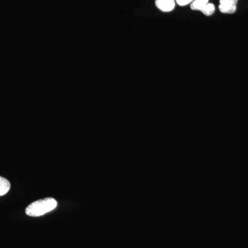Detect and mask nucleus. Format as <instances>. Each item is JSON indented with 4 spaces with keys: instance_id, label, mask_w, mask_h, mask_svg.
Masks as SVG:
<instances>
[{
    "instance_id": "3",
    "label": "nucleus",
    "mask_w": 248,
    "mask_h": 248,
    "mask_svg": "<svg viewBox=\"0 0 248 248\" xmlns=\"http://www.w3.org/2000/svg\"><path fill=\"white\" fill-rule=\"evenodd\" d=\"M156 7L163 12H170L174 9L175 1L174 0H155Z\"/></svg>"
},
{
    "instance_id": "7",
    "label": "nucleus",
    "mask_w": 248,
    "mask_h": 248,
    "mask_svg": "<svg viewBox=\"0 0 248 248\" xmlns=\"http://www.w3.org/2000/svg\"><path fill=\"white\" fill-rule=\"evenodd\" d=\"M194 0H176L179 6H186V5L190 4Z\"/></svg>"
},
{
    "instance_id": "1",
    "label": "nucleus",
    "mask_w": 248,
    "mask_h": 248,
    "mask_svg": "<svg viewBox=\"0 0 248 248\" xmlns=\"http://www.w3.org/2000/svg\"><path fill=\"white\" fill-rule=\"evenodd\" d=\"M58 202L53 198L43 199L31 203L26 209V214L30 217H40L56 208Z\"/></svg>"
},
{
    "instance_id": "6",
    "label": "nucleus",
    "mask_w": 248,
    "mask_h": 248,
    "mask_svg": "<svg viewBox=\"0 0 248 248\" xmlns=\"http://www.w3.org/2000/svg\"><path fill=\"white\" fill-rule=\"evenodd\" d=\"M201 11L205 16H212L215 11V5L211 4V3H208V4L204 6L203 9L201 10Z\"/></svg>"
},
{
    "instance_id": "5",
    "label": "nucleus",
    "mask_w": 248,
    "mask_h": 248,
    "mask_svg": "<svg viewBox=\"0 0 248 248\" xmlns=\"http://www.w3.org/2000/svg\"><path fill=\"white\" fill-rule=\"evenodd\" d=\"M209 3V0H194L191 3L190 7L195 11H200L204 7L205 5Z\"/></svg>"
},
{
    "instance_id": "4",
    "label": "nucleus",
    "mask_w": 248,
    "mask_h": 248,
    "mask_svg": "<svg viewBox=\"0 0 248 248\" xmlns=\"http://www.w3.org/2000/svg\"><path fill=\"white\" fill-rule=\"evenodd\" d=\"M11 188V184L7 179L0 176V197L8 193Z\"/></svg>"
},
{
    "instance_id": "2",
    "label": "nucleus",
    "mask_w": 248,
    "mask_h": 248,
    "mask_svg": "<svg viewBox=\"0 0 248 248\" xmlns=\"http://www.w3.org/2000/svg\"><path fill=\"white\" fill-rule=\"evenodd\" d=\"M238 0H220L218 9L223 14H234L236 10Z\"/></svg>"
}]
</instances>
